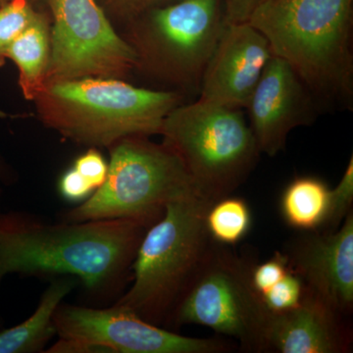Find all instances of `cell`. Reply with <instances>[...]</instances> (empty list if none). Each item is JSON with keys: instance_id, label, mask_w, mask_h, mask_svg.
<instances>
[{"instance_id": "6da1fadb", "label": "cell", "mask_w": 353, "mask_h": 353, "mask_svg": "<svg viewBox=\"0 0 353 353\" xmlns=\"http://www.w3.org/2000/svg\"><path fill=\"white\" fill-rule=\"evenodd\" d=\"M153 221L117 218L48 224L0 213V281L10 274L73 275L88 292L119 289Z\"/></svg>"}, {"instance_id": "7a4b0ae2", "label": "cell", "mask_w": 353, "mask_h": 353, "mask_svg": "<svg viewBox=\"0 0 353 353\" xmlns=\"http://www.w3.org/2000/svg\"><path fill=\"white\" fill-rule=\"evenodd\" d=\"M352 6L353 0H267L248 20L321 110H352Z\"/></svg>"}, {"instance_id": "3957f363", "label": "cell", "mask_w": 353, "mask_h": 353, "mask_svg": "<svg viewBox=\"0 0 353 353\" xmlns=\"http://www.w3.org/2000/svg\"><path fill=\"white\" fill-rule=\"evenodd\" d=\"M183 101L176 90L105 78L50 81L34 99L46 126L78 145L108 148L128 137L160 134L167 116Z\"/></svg>"}, {"instance_id": "277c9868", "label": "cell", "mask_w": 353, "mask_h": 353, "mask_svg": "<svg viewBox=\"0 0 353 353\" xmlns=\"http://www.w3.org/2000/svg\"><path fill=\"white\" fill-rule=\"evenodd\" d=\"M211 202L199 196L170 202L146 230L132 263V284L118 299L145 321L170 327L174 311L212 241L204 225Z\"/></svg>"}, {"instance_id": "5b68a950", "label": "cell", "mask_w": 353, "mask_h": 353, "mask_svg": "<svg viewBox=\"0 0 353 353\" xmlns=\"http://www.w3.org/2000/svg\"><path fill=\"white\" fill-rule=\"evenodd\" d=\"M160 134L197 194L211 203L238 189L261 154L241 108L201 97L172 110Z\"/></svg>"}, {"instance_id": "8992f818", "label": "cell", "mask_w": 353, "mask_h": 353, "mask_svg": "<svg viewBox=\"0 0 353 353\" xmlns=\"http://www.w3.org/2000/svg\"><path fill=\"white\" fill-rule=\"evenodd\" d=\"M109 150L105 182L65 212L62 221L139 218L157 222L170 202L199 194L182 162L163 143L132 136L116 141Z\"/></svg>"}, {"instance_id": "52a82bcc", "label": "cell", "mask_w": 353, "mask_h": 353, "mask_svg": "<svg viewBox=\"0 0 353 353\" xmlns=\"http://www.w3.org/2000/svg\"><path fill=\"white\" fill-rule=\"evenodd\" d=\"M127 32L137 70L183 90H199L226 26L222 0H181L137 16Z\"/></svg>"}, {"instance_id": "ba28073f", "label": "cell", "mask_w": 353, "mask_h": 353, "mask_svg": "<svg viewBox=\"0 0 353 353\" xmlns=\"http://www.w3.org/2000/svg\"><path fill=\"white\" fill-rule=\"evenodd\" d=\"M228 248L211 243L174 311L170 327H208L238 341L246 352H265L270 313L253 290L252 262Z\"/></svg>"}, {"instance_id": "9c48e42d", "label": "cell", "mask_w": 353, "mask_h": 353, "mask_svg": "<svg viewBox=\"0 0 353 353\" xmlns=\"http://www.w3.org/2000/svg\"><path fill=\"white\" fill-rule=\"evenodd\" d=\"M50 3L53 26L46 82L120 79L137 69L134 48L116 32L95 0H50Z\"/></svg>"}, {"instance_id": "30bf717a", "label": "cell", "mask_w": 353, "mask_h": 353, "mask_svg": "<svg viewBox=\"0 0 353 353\" xmlns=\"http://www.w3.org/2000/svg\"><path fill=\"white\" fill-rule=\"evenodd\" d=\"M53 323L59 338L85 341L104 353H221L229 350L218 339L182 336L117 304L99 309L61 303Z\"/></svg>"}, {"instance_id": "8fae6325", "label": "cell", "mask_w": 353, "mask_h": 353, "mask_svg": "<svg viewBox=\"0 0 353 353\" xmlns=\"http://www.w3.org/2000/svg\"><path fill=\"white\" fill-rule=\"evenodd\" d=\"M245 108L259 152L269 157L284 150L292 130L313 124L321 111L294 70L274 55Z\"/></svg>"}, {"instance_id": "7c38bea8", "label": "cell", "mask_w": 353, "mask_h": 353, "mask_svg": "<svg viewBox=\"0 0 353 353\" xmlns=\"http://www.w3.org/2000/svg\"><path fill=\"white\" fill-rule=\"evenodd\" d=\"M306 289L341 316L353 310V214L334 231L303 233L284 252Z\"/></svg>"}, {"instance_id": "4fadbf2b", "label": "cell", "mask_w": 353, "mask_h": 353, "mask_svg": "<svg viewBox=\"0 0 353 353\" xmlns=\"http://www.w3.org/2000/svg\"><path fill=\"white\" fill-rule=\"evenodd\" d=\"M272 57L268 41L250 23H226L204 72L199 97L245 108Z\"/></svg>"}, {"instance_id": "5bb4252c", "label": "cell", "mask_w": 353, "mask_h": 353, "mask_svg": "<svg viewBox=\"0 0 353 353\" xmlns=\"http://www.w3.org/2000/svg\"><path fill=\"white\" fill-rule=\"evenodd\" d=\"M341 318L343 316L306 289L296 307L269 316L265 352H348L352 348V332Z\"/></svg>"}, {"instance_id": "9a60e30c", "label": "cell", "mask_w": 353, "mask_h": 353, "mask_svg": "<svg viewBox=\"0 0 353 353\" xmlns=\"http://www.w3.org/2000/svg\"><path fill=\"white\" fill-rule=\"evenodd\" d=\"M75 279L68 277L52 281L43 296L36 311L17 326L0 330V353H32L43 352L46 343L57 334L53 316L76 287Z\"/></svg>"}, {"instance_id": "2e32d148", "label": "cell", "mask_w": 353, "mask_h": 353, "mask_svg": "<svg viewBox=\"0 0 353 353\" xmlns=\"http://www.w3.org/2000/svg\"><path fill=\"white\" fill-rule=\"evenodd\" d=\"M330 203L328 183L317 176H297L283 190L280 213L288 226L301 233L324 232Z\"/></svg>"}, {"instance_id": "e0dca14e", "label": "cell", "mask_w": 353, "mask_h": 353, "mask_svg": "<svg viewBox=\"0 0 353 353\" xmlns=\"http://www.w3.org/2000/svg\"><path fill=\"white\" fill-rule=\"evenodd\" d=\"M50 52V27L46 18L39 14L6 53V57L12 60L19 70V85L26 99L34 101L43 88Z\"/></svg>"}, {"instance_id": "ac0fdd59", "label": "cell", "mask_w": 353, "mask_h": 353, "mask_svg": "<svg viewBox=\"0 0 353 353\" xmlns=\"http://www.w3.org/2000/svg\"><path fill=\"white\" fill-rule=\"evenodd\" d=\"M204 225L213 243L236 245L245 240L252 230V210L245 199L230 194L208 206L204 215Z\"/></svg>"}, {"instance_id": "d6986e66", "label": "cell", "mask_w": 353, "mask_h": 353, "mask_svg": "<svg viewBox=\"0 0 353 353\" xmlns=\"http://www.w3.org/2000/svg\"><path fill=\"white\" fill-rule=\"evenodd\" d=\"M39 14L34 10L29 0H9L0 6V66L6 61L9 46Z\"/></svg>"}, {"instance_id": "ffe728a7", "label": "cell", "mask_w": 353, "mask_h": 353, "mask_svg": "<svg viewBox=\"0 0 353 353\" xmlns=\"http://www.w3.org/2000/svg\"><path fill=\"white\" fill-rule=\"evenodd\" d=\"M305 292L303 281L290 270L277 284L260 296V299L270 314H277L296 307Z\"/></svg>"}, {"instance_id": "44dd1931", "label": "cell", "mask_w": 353, "mask_h": 353, "mask_svg": "<svg viewBox=\"0 0 353 353\" xmlns=\"http://www.w3.org/2000/svg\"><path fill=\"white\" fill-rule=\"evenodd\" d=\"M353 203V157H350L347 168L340 182L331 189V203L328 222L324 232L334 231L352 211Z\"/></svg>"}, {"instance_id": "7402d4cb", "label": "cell", "mask_w": 353, "mask_h": 353, "mask_svg": "<svg viewBox=\"0 0 353 353\" xmlns=\"http://www.w3.org/2000/svg\"><path fill=\"white\" fill-rule=\"evenodd\" d=\"M292 270L284 252H276L273 256L261 263L250 265V282L257 296H262Z\"/></svg>"}, {"instance_id": "603a6c76", "label": "cell", "mask_w": 353, "mask_h": 353, "mask_svg": "<svg viewBox=\"0 0 353 353\" xmlns=\"http://www.w3.org/2000/svg\"><path fill=\"white\" fill-rule=\"evenodd\" d=\"M73 168L85 179L94 192L105 182L108 173V164L97 148H90L87 152L77 158Z\"/></svg>"}, {"instance_id": "cb8c5ba5", "label": "cell", "mask_w": 353, "mask_h": 353, "mask_svg": "<svg viewBox=\"0 0 353 353\" xmlns=\"http://www.w3.org/2000/svg\"><path fill=\"white\" fill-rule=\"evenodd\" d=\"M58 190L60 196L70 202H83L94 192L85 179L73 167L60 178Z\"/></svg>"}, {"instance_id": "d4e9b609", "label": "cell", "mask_w": 353, "mask_h": 353, "mask_svg": "<svg viewBox=\"0 0 353 353\" xmlns=\"http://www.w3.org/2000/svg\"><path fill=\"white\" fill-rule=\"evenodd\" d=\"M267 0H222L227 23L248 22L254 11Z\"/></svg>"}, {"instance_id": "484cf974", "label": "cell", "mask_w": 353, "mask_h": 353, "mask_svg": "<svg viewBox=\"0 0 353 353\" xmlns=\"http://www.w3.org/2000/svg\"><path fill=\"white\" fill-rule=\"evenodd\" d=\"M114 6L124 14L136 18L137 16L145 13V11L153 8L163 0H111Z\"/></svg>"}, {"instance_id": "4316f807", "label": "cell", "mask_w": 353, "mask_h": 353, "mask_svg": "<svg viewBox=\"0 0 353 353\" xmlns=\"http://www.w3.org/2000/svg\"><path fill=\"white\" fill-rule=\"evenodd\" d=\"M7 1H9V0H0V6H1L2 4L6 3Z\"/></svg>"}, {"instance_id": "83f0119b", "label": "cell", "mask_w": 353, "mask_h": 353, "mask_svg": "<svg viewBox=\"0 0 353 353\" xmlns=\"http://www.w3.org/2000/svg\"><path fill=\"white\" fill-rule=\"evenodd\" d=\"M1 171H2V169H1V167H0V174H1ZM0 201H1V190H0Z\"/></svg>"}, {"instance_id": "f1b7e54d", "label": "cell", "mask_w": 353, "mask_h": 353, "mask_svg": "<svg viewBox=\"0 0 353 353\" xmlns=\"http://www.w3.org/2000/svg\"><path fill=\"white\" fill-rule=\"evenodd\" d=\"M2 328V322H1V318H0V330Z\"/></svg>"}]
</instances>
